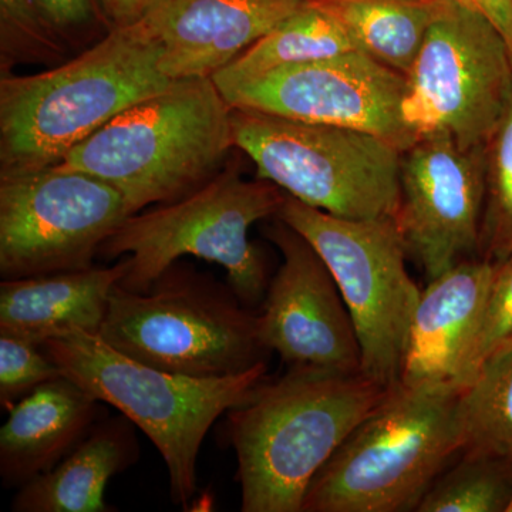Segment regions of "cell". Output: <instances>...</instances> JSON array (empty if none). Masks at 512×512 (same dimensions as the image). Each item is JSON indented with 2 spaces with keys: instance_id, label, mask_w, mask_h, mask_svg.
I'll list each match as a JSON object with an SVG mask.
<instances>
[{
  "instance_id": "28",
  "label": "cell",
  "mask_w": 512,
  "mask_h": 512,
  "mask_svg": "<svg viewBox=\"0 0 512 512\" xmlns=\"http://www.w3.org/2000/svg\"><path fill=\"white\" fill-rule=\"evenodd\" d=\"M43 16L60 33L67 36L82 30L99 18L94 0H33Z\"/></svg>"
},
{
  "instance_id": "11",
  "label": "cell",
  "mask_w": 512,
  "mask_h": 512,
  "mask_svg": "<svg viewBox=\"0 0 512 512\" xmlns=\"http://www.w3.org/2000/svg\"><path fill=\"white\" fill-rule=\"evenodd\" d=\"M131 215L116 188L83 171L56 164L0 173V275L90 268Z\"/></svg>"
},
{
  "instance_id": "27",
  "label": "cell",
  "mask_w": 512,
  "mask_h": 512,
  "mask_svg": "<svg viewBox=\"0 0 512 512\" xmlns=\"http://www.w3.org/2000/svg\"><path fill=\"white\" fill-rule=\"evenodd\" d=\"M512 345V256L495 264L488 289L476 342L468 363L467 383L488 357Z\"/></svg>"
},
{
  "instance_id": "7",
  "label": "cell",
  "mask_w": 512,
  "mask_h": 512,
  "mask_svg": "<svg viewBox=\"0 0 512 512\" xmlns=\"http://www.w3.org/2000/svg\"><path fill=\"white\" fill-rule=\"evenodd\" d=\"M99 336L137 362L195 379L241 375L271 353L258 312L231 286L177 264L146 292L117 285Z\"/></svg>"
},
{
  "instance_id": "17",
  "label": "cell",
  "mask_w": 512,
  "mask_h": 512,
  "mask_svg": "<svg viewBox=\"0 0 512 512\" xmlns=\"http://www.w3.org/2000/svg\"><path fill=\"white\" fill-rule=\"evenodd\" d=\"M101 404L64 375L19 400L0 429L3 485L19 490L52 470L92 430Z\"/></svg>"
},
{
  "instance_id": "22",
  "label": "cell",
  "mask_w": 512,
  "mask_h": 512,
  "mask_svg": "<svg viewBox=\"0 0 512 512\" xmlns=\"http://www.w3.org/2000/svg\"><path fill=\"white\" fill-rule=\"evenodd\" d=\"M458 414L463 451L512 463V345L488 357L458 393Z\"/></svg>"
},
{
  "instance_id": "23",
  "label": "cell",
  "mask_w": 512,
  "mask_h": 512,
  "mask_svg": "<svg viewBox=\"0 0 512 512\" xmlns=\"http://www.w3.org/2000/svg\"><path fill=\"white\" fill-rule=\"evenodd\" d=\"M420 501L419 512H507L512 500V463L463 451Z\"/></svg>"
},
{
  "instance_id": "8",
  "label": "cell",
  "mask_w": 512,
  "mask_h": 512,
  "mask_svg": "<svg viewBox=\"0 0 512 512\" xmlns=\"http://www.w3.org/2000/svg\"><path fill=\"white\" fill-rule=\"evenodd\" d=\"M232 141L258 178L349 220L396 217L402 151L366 131L232 109Z\"/></svg>"
},
{
  "instance_id": "4",
  "label": "cell",
  "mask_w": 512,
  "mask_h": 512,
  "mask_svg": "<svg viewBox=\"0 0 512 512\" xmlns=\"http://www.w3.org/2000/svg\"><path fill=\"white\" fill-rule=\"evenodd\" d=\"M42 348L64 376L146 434L167 466L171 500L184 510L197 493L198 456L212 424L244 403L268 372L261 363L220 379L175 375L123 355L86 330L62 333Z\"/></svg>"
},
{
  "instance_id": "19",
  "label": "cell",
  "mask_w": 512,
  "mask_h": 512,
  "mask_svg": "<svg viewBox=\"0 0 512 512\" xmlns=\"http://www.w3.org/2000/svg\"><path fill=\"white\" fill-rule=\"evenodd\" d=\"M140 456L134 424L126 416H101L86 437L52 470L19 488L15 512H113L106 488Z\"/></svg>"
},
{
  "instance_id": "18",
  "label": "cell",
  "mask_w": 512,
  "mask_h": 512,
  "mask_svg": "<svg viewBox=\"0 0 512 512\" xmlns=\"http://www.w3.org/2000/svg\"><path fill=\"white\" fill-rule=\"evenodd\" d=\"M127 272L126 259L114 266H90L0 282V333L42 346L70 332L99 333L111 293Z\"/></svg>"
},
{
  "instance_id": "5",
  "label": "cell",
  "mask_w": 512,
  "mask_h": 512,
  "mask_svg": "<svg viewBox=\"0 0 512 512\" xmlns=\"http://www.w3.org/2000/svg\"><path fill=\"white\" fill-rule=\"evenodd\" d=\"M458 393L387 390L313 478L302 512H403L463 451Z\"/></svg>"
},
{
  "instance_id": "24",
  "label": "cell",
  "mask_w": 512,
  "mask_h": 512,
  "mask_svg": "<svg viewBox=\"0 0 512 512\" xmlns=\"http://www.w3.org/2000/svg\"><path fill=\"white\" fill-rule=\"evenodd\" d=\"M485 200L478 255L500 264L512 256V97L484 147Z\"/></svg>"
},
{
  "instance_id": "1",
  "label": "cell",
  "mask_w": 512,
  "mask_h": 512,
  "mask_svg": "<svg viewBox=\"0 0 512 512\" xmlns=\"http://www.w3.org/2000/svg\"><path fill=\"white\" fill-rule=\"evenodd\" d=\"M387 390L362 373L288 369L265 377L227 413L241 511L302 512L313 478Z\"/></svg>"
},
{
  "instance_id": "20",
  "label": "cell",
  "mask_w": 512,
  "mask_h": 512,
  "mask_svg": "<svg viewBox=\"0 0 512 512\" xmlns=\"http://www.w3.org/2000/svg\"><path fill=\"white\" fill-rule=\"evenodd\" d=\"M357 50L338 20L315 0L305 3L212 76L221 93L281 67Z\"/></svg>"
},
{
  "instance_id": "21",
  "label": "cell",
  "mask_w": 512,
  "mask_h": 512,
  "mask_svg": "<svg viewBox=\"0 0 512 512\" xmlns=\"http://www.w3.org/2000/svg\"><path fill=\"white\" fill-rule=\"evenodd\" d=\"M357 50L407 76L423 46L436 0H315Z\"/></svg>"
},
{
  "instance_id": "13",
  "label": "cell",
  "mask_w": 512,
  "mask_h": 512,
  "mask_svg": "<svg viewBox=\"0 0 512 512\" xmlns=\"http://www.w3.org/2000/svg\"><path fill=\"white\" fill-rule=\"evenodd\" d=\"M275 218L266 237L284 261L258 312L262 343L289 370L362 373L355 326L328 265L299 232Z\"/></svg>"
},
{
  "instance_id": "2",
  "label": "cell",
  "mask_w": 512,
  "mask_h": 512,
  "mask_svg": "<svg viewBox=\"0 0 512 512\" xmlns=\"http://www.w3.org/2000/svg\"><path fill=\"white\" fill-rule=\"evenodd\" d=\"M161 47L144 20L114 26L76 59L32 76L2 73L0 173L59 164L138 101L167 89Z\"/></svg>"
},
{
  "instance_id": "9",
  "label": "cell",
  "mask_w": 512,
  "mask_h": 512,
  "mask_svg": "<svg viewBox=\"0 0 512 512\" xmlns=\"http://www.w3.org/2000/svg\"><path fill=\"white\" fill-rule=\"evenodd\" d=\"M276 217L328 265L355 326L362 375L384 389L397 386L421 291L407 271L409 251L396 218L349 220L291 195Z\"/></svg>"
},
{
  "instance_id": "3",
  "label": "cell",
  "mask_w": 512,
  "mask_h": 512,
  "mask_svg": "<svg viewBox=\"0 0 512 512\" xmlns=\"http://www.w3.org/2000/svg\"><path fill=\"white\" fill-rule=\"evenodd\" d=\"M232 107L212 77L173 80L104 124L60 161L123 195L131 214L211 180L234 147Z\"/></svg>"
},
{
  "instance_id": "25",
  "label": "cell",
  "mask_w": 512,
  "mask_h": 512,
  "mask_svg": "<svg viewBox=\"0 0 512 512\" xmlns=\"http://www.w3.org/2000/svg\"><path fill=\"white\" fill-rule=\"evenodd\" d=\"M2 66L9 62H42L64 55L63 36L33 0H0Z\"/></svg>"
},
{
  "instance_id": "29",
  "label": "cell",
  "mask_w": 512,
  "mask_h": 512,
  "mask_svg": "<svg viewBox=\"0 0 512 512\" xmlns=\"http://www.w3.org/2000/svg\"><path fill=\"white\" fill-rule=\"evenodd\" d=\"M156 0H103L104 9L114 26L136 23L147 15Z\"/></svg>"
},
{
  "instance_id": "16",
  "label": "cell",
  "mask_w": 512,
  "mask_h": 512,
  "mask_svg": "<svg viewBox=\"0 0 512 512\" xmlns=\"http://www.w3.org/2000/svg\"><path fill=\"white\" fill-rule=\"evenodd\" d=\"M495 264L468 258L421 291L404 352L400 383L460 393Z\"/></svg>"
},
{
  "instance_id": "26",
  "label": "cell",
  "mask_w": 512,
  "mask_h": 512,
  "mask_svg": "<svg viewBox=\"0 0 512 512\" xmlns=\"http://www.w3.org/2000/svg\"><path fill=\"white\" fill-rule=\"evenodd\" d=\"M63 376L55 360L36 343L0 333V406L9 412L37 387Z\"/></svg>"
},
{
  "instance_id": "14",
  "label": "cell",
  "mask_w": 512,
  "mask_h": 512,
  "mask_svg": "<svg viewBox=\"0 0 512 512\" xmlns=\"http://www.w3.org/2000/svg\"><path fill=\"white\" fill-rule=\"evenodd\" d=\"M484 200V148L464 150L434 133L403 151L394 218L429 281L478 254Z\"/></svg>"
},
{
  "instance_id": "10",
  "label": "cell",
  "mask_w": 512,
  "mask_h": 512,
  "mask_svg": "<svg viewBox=\"0 0 512 512\" xmlns=\"http://www.w3.org/2000/svg\"><path fill=\"white\" fill-rule=\"evenodd\" d=\"M403 116L417 138L448 134L464 150L484 148L512 97V52L470 0H436L409 74Z\"/></svg>"
},
{
  "instance_id": "15",
  "label": "cell",
  "mask_w": 512,
  "mask_h": 512,
  "mask_svg": "<svg viewBox=\"0 0 512 512\" xmlns=\"http://www.w3.org/2000/svg\"><path fill=\"white\" fill-rule=\"evenodd\" d=\"M306 0H156L143 20L171 80L212 77Z\"/></svg>"
},
{
  "instance_id": "6",
  "label": "cell",
  "mask_w": 512,
  "mask_h": 512,
  "mask_svg": "<svg viewBox=\"0 0 512 512\" xmlns=\"http://www.w3.org/2000/svg\"><path fill=\"white\" fill-rule=\"evenodd\" d=\"M288 197L278 185L247 181L228 168L180 200L131 215L99 255L126 256L120 286L146 292L184 256L222 266L228 285L248 308H261L269 281L261 251L249 241L255 222L275 218Z\"/></svg>"
},
{
  "instance_id": "30",
  "label": "cell",
  "mask_w": 512,
  "mask_h": 512,
  "mask_svg": "<svg viewBox=\"0 0 512 512\" xmlns=\"http://www.w3.org/2000/svg\"><path fill=\"white\" fill-rule=\"evenodd\" d=\"M503 33L512 52V0H470Z\"/></svg>"
},
{
  "instance_id": "31",
  "label": "cell",
  "mask_w": 512,
  "mask_h": 512,
  "mask_svg": "<svg viewBox=\"0 0 512 512\" xmlns=\"http://www.w3.org/2000/svg\"><path fill=\"white\" fill-rule=\"evenodd\" d=\"M507 512H512V500H511L510 505H508V510H507Z\"/></svg>"
},
{
  "instance_id": "12",
  "label": "cell",
  "mask_w": 512,
  "mask_h": 512,
  "mask_svg": "<svg viewBox=\"0 0 512 512\" xmlns=\"http://www.w3.org/2000/svg\"><path fill=\"white\" fill-rule=\"evenodd\" d=\"M407 77L360 50L281 67L222 93L232 109L366 131L400 151L416 143L403 116Z\"/></svg>"
}]
</instances>
